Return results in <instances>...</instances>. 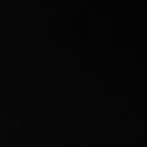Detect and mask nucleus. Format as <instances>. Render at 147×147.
<instances>
[]
</instances>
